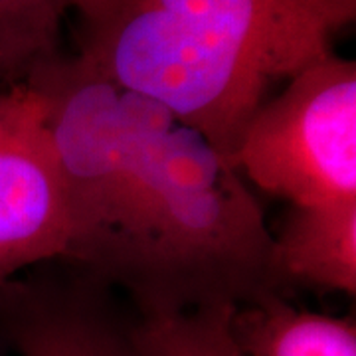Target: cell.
Segmentation results:
<instances>
[{
  "label": "cell",
  "mask_w": 356,
  "mask_h": 356,
  "mask_svg": "<svg viewBox=\"0 0 356 356\" xmlns=\"http://www.w3.org/2000/svg\"><path fill=\"white\" fill-rule=\"evenodd\" d=\"M26 83L64 178L62 264L123 291L139 315L285 295L273 234L228 154L81 54H58Z\"/></svg>",
  "instance_id": "1"
},
{
  "label": "cell",
  "mask_w": 356,
  "mask_h": 356,
  "mask_svg": "<svg viewBox=\"0 0 356 356\" xmlns=\"http://www.w3.org/2000/svg\"><path fill=\"white\" fill-rule=\"evenodd\" d=\"M273 261L283 289L356 293V200L289 208L273 234Z\"/></svg>",
  "instance_id": "6"
},
{
  "label": "cell",
  "mask_w": 356,
  "mask_h": 356,
  "mask_svg": "<svg viewBox=\"0 0 356 356\" xmlns=\"http://www.w3.org/2000/svg\"><path fill=\"white\" fill-rule=\"evenodd\" d=\"M76 0H0V88L22 83L62 54V26Z\"/></svg>",
  "instance_id": "9"
},
{
  "label": "cell",
  "mask_w": 356,
  "mask_h": 356,
  "mask_svg": "<svg viewBox=\"0 0 356 356\" xmlns=\"http://www.w3.org/2000/svg\"><path fill=\"white\" fill-rule=\"evenodd\" d=\"M67 240V196L44 102L26 81L0 88V291L62 261Z\"/></svg>",
  "instance_id": "4"
},
{
  "label": "cell",
  "mask_w": 356,
  "mask_h": 356,
  "mask_svg": "<svg viewBox=\"0 0 356 356\" xmlns=\"http://www.w3.org/2000/svg\"><path fill=\"white\" fill-rule=\"evenodd\" d=\"M34 267L0 291V341L18 356H140L133 309L67 266Z\"/></svg>",
  "instance_id": "5"
},
{
  "label": "cell",
  "mask_w": 356,
  "mask_h": 356,
  "mask_svg": "<svg viewBox=\"0 0 356 356\" xmlns=\"http://www.w3.org/2000/svg\"><path fill=\"white\" fill-rule=\"evenodd\" d=\"M341 28L350 24L356 16V0H321Z\"/></svg>",
  "instance_id": "10"
},
{
  "label": "cell",
  "mask_w": 356,
  "mask_h": 356,
  "mask_svg": "<svg viewBox=\"0 0 356 356\" xmlns=\"http://www.w3.org/2000/svg\"><path fill=\"white\" fill-rule=\"evenodd\" d=\"M6 355H8V348H6V346H4V343L0 341V356H6Z\"/></svg>",
  "instance_id": "11"
},
{
  "label": "cell",
  "mask_w": 356,
  "mask_h": 356,
  "mask_svg": "<svg viewBox=\"0 0 356 356\" xmlns=\"http://www.w3.org/2000/svg\"><path fill=\"white\" fill-rule=\"evenodd\" d=\"M287 81L255 109L229 161L289 208L356 200V64L331 51Z\"/></svg>",
  "instance_id": "3"
},
{
  "label": "cell",
  "mask_w": 356,
  "mask_h": 356,
  "mask_svg": "<svg viewBox=\"0 0 356 356\" xmlns=\"http://www.w3.org/2000/svg\"><path fill=\"white\" fill-rule=\"evenodd\" d=\"M79 51L232 154L275 79L332 51L321 0H76Z\"/></svg>",
  "instance_id": "2"
},
{
  "label": "cell",
  "mask_w": 356,
  "mask_h": 356,
  "mask_svg": "<svg viewBox=\"0 0 356 356\" xmlns=\"http://www.w3.org/2000/svg\"><path fill=\"white\" fill-rule=\"evenodd\" d=\"M234 337L245 356H356L353 317H332L267 295L236 309Z\"/></svg>",
  "instance_id": "7"
},
{
  "label": "cell",
  "mask_w": 356,
  "mask_h": 356,
  "mask_svg": "<svg viewBox=\"0 0 356 356\" xmlns=\"http://www.w3.org/2000/svg\"><path fill=\"white\" fill-rule=\"evenodd\" d=\"M236 305L212 303L135 317L140 356H245L234 337Z\"/></svg>",
  "instance_id": "8"
}]
</instances>
